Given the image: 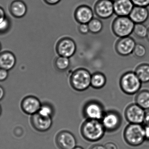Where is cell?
<instances>
[{"label":"cell","instance_id":"7bdbcfd3","mask_svg":"<svg viewBox=\"0 0 149 149\" xmlns=\"http://www.w3.org/2000/svg\"><path fill=\"white\" fill-rule=\"evenodd\" d=\"M111 1H112L114 2L115 1H116V0H111Z\"/></svg>","mask_w":149,"mask_h":149},{"label":"cell","instance_id":"74e56055","mask_svg":"<svg viewBox=\"0 0 149 149\" xmlns=\"http://www.w3.org/2000/svg\"><path fill=\"white\" fill-rule=\"evenodd\" d=\"M90 149H106L104 146L100 145H96L93 146Z\"/></svg>","mask_w":149,"mask_h":149},{"label":"cell","instance_id":"ac0fdd59","mask_svg":"<svg viewBox=\"0 0 149 149\" xmlns=\"http://www.w3.org/2000/svg\"><path fill=\"white\" fill-rule=\"evenodd\" d=\"M16 58L15 54L9 51H4L0 53V68L9 71L16 64Z\"/></svg>","mask_w":149,"mask_h":149},{"label":"cell","instance_id":"e575fe53","mask_svg":"<svg viewBox=\"0 0 149 149\" xmlns=\"http://www.w3.org/2000/svg\"><path fill=\"white\" fill-rule=\"evenodd\" d=\"M143 123L145 124V126H149V111L146 113Z\"/></svg>","mask_w":149,"mask_h":149},{"label":"cell","instance_id":"2e32d148","mask_svg":"<svg viewBox=\"0 0 149 149\" xmlns=\"http://www.w3.org/2000/svg\"><path fill=\"white\" fill-rule=\"evenodd\" d=\"M74 16L75 20L79 23L88 24L93 18V13L90 7L82 5L76 9Z\"/></svg>","mask_w":149,"mask_h":149},{"label":"cell","instance_id":"83f0119b","mask_svg":"<svg viewBox=\"0 0 149 149\" xmlns=\"http://www.w3.org/2000/svg\"><path fill=\"white\" fill-rule=\"evenodd\" d=\"M11 27V21L8 17L0 22V35L5 34L9 30Z\"/></svg>","mask_w":149,"mask_h":149},{"label":"cell","instance_id":"d6a6232c","mask_svg":"<svg viewBox=\"0 0 149 149\" xmlns=\"http://www.w3.org/2000/svg\"><path fill=\"white\" fill-rule=\"evenodd\" d=\"M7 17L5 10L3 8L0 6V22L3 21Z\"/></svg>","mask_w":149,"mask_h":149},{"label":"cell","instance_id":"7a4b0ae2","mask_svg":"<svg viewBox=\"0 0 149 149\" xmlns=\"http://www.w3.org/2000/svg\"><path fill=\"white\" fill-rule=\"evenodd\" d=\"M124 137L129 145L138 147L146 140L144 127L142 124H130L124 130Z\"/></svg>","mask_w":149,"mask_h":149},{"label":"cell","instance_id":"e0dca14e","mask_svg":"<svg viewBox=\"0 0 149 149\" xmlns=\"http://www.w3.org/2000/svg\"><path fill=\"white\" fill-rule=\"evenodd\" d=\"M129 17L135 24H143L149 18V10L148 7L134 6Z\"/></svg>","mask_w":149,"mask_h":149},{"label":"cell","instance_id":"5bb4252c","mask_svg":"<svg viewBox=\"0 0 149 149\" xmlns=\"http://www.w3.org/2000/svg\"><path fill=\"white\" fill-rule=\"evenodd\" d=\"M31 123L33 127L40 132H45L50 129L52 126V117H46L40 115L38 113L33 115Z\"/></svg>","mask_w":149,"mask_h":149},{"label":"cell","instance_id":"836d02e7","mask_svg":"<svg viewBox=\"0 0 149 149\" xmlns=\"http://www.w3.org/2000/svg\"><path fill=\"white\" fill-rule=\"evenodd\" d=\"M45 2L50 5H54L60 2L61 0H43Z\"/></svg>","mask_w":149,"mask_h":149},{"label":"cell","instance_id":"7c38bea8","mask_svg":"<svg viewBox=\"0 0 149 149\" xmlns=\"http://www.w3.org/2000/svg\"><path fill=\"white\" fill-rule=\"evenodd\" d=\"M56 142L60 149H73L76 146L75 137L69 131H62L58 133L56 137Z\"/></svg>","mask_w":149,"mask_h":149},{"label":"cell","instance_id":"52a82bcc","mask_svg":"<svg viewBox=\"0 0 149 149\" xmlns=\"http://www.w3.org/2000/svg\"><path fill=\"white\" fill-rule=\"evenodd\" d=\"M76 45L73 39L65 37L60 39L56 45V51L59 56L70 58L75 53Z\"/></svg>","mask_w":149,"mask_h":149},{"label":"cell","instance_id":"30bf717a","mask_svg":"<svg viewBox=\"0 0 149 149\" xmlns=\"http://www.w3.org/2000/svg\"><path fill=\"white\" fill-rule=\"evenodd\" d=\"M83 112L85 117L88 120H101L105 114L102 106L95 101L87 103L84 107Z\"/></svg>","mask_w":149,"mask_h":149},{"label":"cell","instance_id":"4dcf8cb0","mask_svg":"<svg viewBox=\"0 0 149 149\" xmlns=\"http://www.w3.org/2000/svg\"><path fill=\"white\" fill-rule=\"evenodd\" d=\"M9 71L0 68V82L5 81L9 76Z\"/></svg>","mask_w":149,"mask_h":149},{"label":"cell","instance_id":"ba28073f","mask_svg":"<svg viewBox=\"0 0 149 149\" xmlns=\"http://www.w3.org/2000/svg\"><path fill=\"white\" fill-rule=\"evenodd\" d=\"M136 44L134 39L130 36L120 38L116 43V51L120 56H129L133 54Z\"/></svg>","mask_w":149,"mask_h":149},{"label":"cell","instance_id":"9a60e30c","mask_svg":"<svg viewBox=\"0 0 149 149\" xmlns=\"http://www.w3.org/2000/svg\"><path fill=\"white\" fill-rule=\"evenodd\" d=\"M114 14L117 16H129L134 8L131 0H116L113 2Z\"/></svg>","mask_w":149,"mask_h":149},{"label":"cell","instance_id":"ffe728a7","mask_svg":"<svg viewBox=\"0 0 149 149\" xmlns=\"http://www.w3.org/2000/svg\"><path fill=\"white\" fill-rule=\"evenodd\" d=\"M135 73L142 83L149 82V64L147 63L139 64L134 71Z\"/></svg>","mask_w":149,"mask_h":149},{"label":"cell","instance_id":"8d00e7d4","mask_svg":"<svg viewBox=\"0 0 149 149\" xmlns=\"http://www.w3.org/2000/svg\"><path fill=\"white\" fill-rule=\"evenodd\" d=\"M5 95V91L3 87L0 85V101L1 100Z\"/></svg>","mask_w":149,"mask_h":149},{"label":"cell","instance_id":"3957f363","mask_svg":"<svg viewBox=\"0 0 149 149\" xmlns=\"http://www.w3.org/2000/svg\"><path fill=\"white\" fill-rule=\"evenodd\" d=\"M142 83L134 71H130L123 73L120 80L121 89L123 92L129 95H133L139 92Z\"/></svg>","mask_w":149,"mask_h":149},{"label":"cell","instance_id":"277c9868","mask_svg":"<svg viewBox=\"0 0 149 149\" xmlns=\"http://www.w3.org/2000/svg\"><path fill=\"white\" fill-rule=\"evenodd\" d=\"M91 75L84 68H79L74 71L70 77V83L76 91L81 92L87 89L91 86Z\"/></svg>","mask_w":149,"mask_h":149},{"label":"cell","instance_id":"60d3db41","mask_svg":"<svg viewBox=\"0 0 149 149\" xmlns=\"http://www.w3.org/2000/svg\"><path fill=\"white\" fill-rule=\"evenodd\" d=\"M1 49H2V45H1V43H0V53H1Z\"/></svg>","mask_w":149,"mask_h":149},{"label":"cell","instance_id":"ab89813d","mask_svg":"<svg viewBox=\"0 0 149 149\" xmlns=\"http://www.w3.org/2000/svg\"><path fill=\"white\" fill-rule=\"evenodd\" d=\"M73 149H84L83 148H81V147H75V148H73Z\"/></svg>","mask_w":149,"mask_h":149},{"label":"cell","instance_id":"d590c367","mask_svg":"<svg viewBox=\"0 0 149 149\" xmlns=\"http://www.w3.org/2000/svg\"><path fill=\"white\" fill-rule=\"evenodd\" d=\"M144 130H145L146 140L149 141V126H145L144 127Z\"/></svg>","mask_w":149,"mask_h":149},{"label":"cell","instance_id":"6da1fadb","mask_svg":"<svg viewBox=\"0 0 149 149\" xmlns=\"http://www.w3.org/2000/svg\"><path fill=\"white\" fill-rule=\"evenodd\" d=\"M81 131L82 136L86 140L95 142L99 141L103 137L106 130L100 120L88 119L82 124Z\"/></svg>","mask_w":149,"mask_h":149},{"label":"cell","instance_id":"1f68e13d","mask_svg":"<svg viewBox=\"0 0 149 149\" xmlns=\"http://www.w3.org/2000/svg\"><path fill=\"white\" fill-rule=\"evenodd\" d=\"M106 149H118V147L115 143L109 142L106 143L104 146Z\"/></svg>","mask_w":149,"mask_h":149},{"label":"cell","instance_id":"44dd1931","mask_svg":"<svg viewBox=\"0 0 149 149\" xmlns=\"http://www.w3.org/2000/svg\"><path fill=\"white\" fill-rule=\"evenodd\" d=\"M136 103L144 110L149 109V91L144 90L139 92L135 99Z\"/></svg>","mask_w":149,"mask_h":149},{"label":"cell","instance_id":"d4e9b609","mask_svg":"<svg viewBox=\"0 0 149 149\" xmlns=\"http://www.w3.org/2000/svg\"><path fill=\"white\" fill-rule=\"evenodd\" d=\"M88 24L89 31L93 34L100 33L103 29L102 22L97 18H93Z\"/></svg>","mask_w":149,"mask_h":149},{"label":"cell","instance_id":"484cf974","mask_svg":"<svg viewBox=\"0 0 149 149\" xmlns=\"http://www.w3.org/2000/svg\"><path fill=\"white\" fill-rule=\"evenodd\" d=\"M147 53L146 47L141 43H136L133 51V54L136 58L141 59L145 57Z\"/></svg>","mask_w":149,"mask_h":149},{"label":"cell","instance_id":"f35d334b","mask_svg":"<svg viewBox=\"0 0 149 149\" xmlns=\"http://www.w3.org/2000/svg\"><path fill=\"white\" fill-rule=\"evenodd\" d=\"M147 40L149 42V28L148 29V34H147V37H146Z\"/></svg>","mask_w":149,"mask_h":149},{"label":"cell","instance_id":"8992f818","mask_svg":"<svg viewBox=\"0 0 149 149\" xmlns=\"http://www.w3.org/2000/svg\"><path fill=\"white\" fill-rule=\"evenodd\" d=\"M146 113L144 109L136 103L127 107L125 115L127 120L130 124H142L144 122Z\"/></svg>","mask_w":149,"mask_h":149},{"label":"cell","instance_id":"8fae6325","mask_svg":"<svg viewBox=\"0 0 149 149\" xmlns=\"http://www.w3.org/2000/svg\"><path fill=\"white\" fill-rule=\"evenodd\" d=\"M101 122L105 130L113 131L120 127L121 120L119 114L115 112L110 111L104 114Z\"/></svg>","mask_w":149,"mask_h":149},{"label":"cell","instance_id":"4316f807","mask_svg":"<svg viewBox=\"0 0 149 149\" xmlns=\"http://www.w3.org/2000/svg\"><path fill=\"white\" fill-rule=\"evenodd\" d=\"M53 108L48 104H44L41 106L38 113L46 117H52L53 114Z\"/></svg>","mask_w":149,"mask_h":149},{"label":"cell","instance_id":"9c48e42d","mask_svg":"<svg viewBox=\"0 0 149 149\" xmlns=\"http://www.w3.org/2000/svg\"><path fill=\"white\" fill-rule=\"evenodd\" d=\"M94 12L101 19L109 18L114 14L113 2L111 0H98L94 6Z\"/></svg>","mask_w":149,"mask_h":149},{"label":"cell","instance_id":"f1b7e54d","mask_svg":"<svg viewBox=\"0 0 149 149\" xmlns=\"http://www.w3.org/2000/svg\"><path fill=\"white\" fill-rule=\"evenodd\" d=\"M134 6L148 7L149 6V0H131Z\"/></svg>","mask_w":149,"mask_h":149},{"label":"cell","instance_id":"b9f144b4","mask_svg":"<svg viewBox=\"0 0 149 149\" xmlns=\"http://www.w3.org/2000/svg\"><path fill=\"white\" fill-rule=\"evenodd\" d=\"M1 106H0V115H1Z\"/></svg>","mask_w":149,"mask_h":149},{"label":"cell","instance_id":"f546056e","mask_svg":"<svg viewBox=\"0 0 149 149\" xmlns=\"http://www.w3.org/2000/svg\"><path fill=\"white\" fill-rule=\"evenodd\" d=\"M79 31L80 33L83 35L88 34L89 32L88 24H80L79 26Z\"/></svg>","mask_w":149,"mask_h":149},{"label":"cell","instance_id":"603a6c76","mask_svg":"<svg viewBox=\"0 0 149 149\" xmlns=\"http://www.w3.org/2000/svg\"><path fill=\"white\" fill-rule=\"evenodd\" d=\"M70 58L66 57L59 56L55 61V66L56 68L60 71H66L70 66Z\"/></svg>","mask_w":149,"mask_h":149},{"label":"cell","instance_id":"cb8c5ba5","mask_svg":"<svg viewBox=\"0 0 149 149\" xmlns=\"http://www.w3.org/2000/svg\"><path fill=\"white\" fill-rule=\"evenodd\" d=\"M148 29L143 24H135L133 33L136 37L143 39L147 37Z\"/></svg>","mask_w":149,"mask_h":149},{"label":"cell","instance_id":"7402d4cb","mask_svg":"<svg viewBox=\"0 0 149 149\" xmlns=\"http://www.w3.org/2000/svg\"><path fill=\"white\" fill-rule=\"evenodd\" d=\"M107 79L104 74L95 72L91 76V86L95 89H100L106 85Z\"/></svg>","mask_w":149,"mask_h":149},{"label":"cell","instance_id":"5b68a950","mask_svg":"<svg viewBox=\"0 0 149 149\" xmlns=\"http://www.w3.org/2000/svg\"><path fill=\"white\" fill-rule=\"evenodd\" d=\"M135 24L129 16H117L112 24V30L120 38L129 36L133 33Z\"/></svg>","mask_w":149,"mask_h":149},{"label":"cell","instance_id":"4fadbf2b","mask_svg":"<svg viewBox=\"0 0 149 149\" xmlns=\"http://www.w3.org/2000/svg\"><path fill=\"white\" fill-rule=\"evenodd\" d=\"M42 106L38 99L33 96L25 97L22 101L21 107L23 111L27 114H35L38 113Z\"/></svg>","mask_w":149,"mask_h":149},{"label":"cell","instance_id":"d6986e66","mask_svg":"<svg viewBox=\"0 0 149 149\" xmlns=\"http://www.w3.org/2000/svg\"><path fill=\"white\" fill-rule=\"evenodd\" d=\"M9 12L12 16L17 18H22L27 14V6L22 0H15L10 3Z\"/></svg>","mask_w":149,"mask_h":149}]
</instances>
